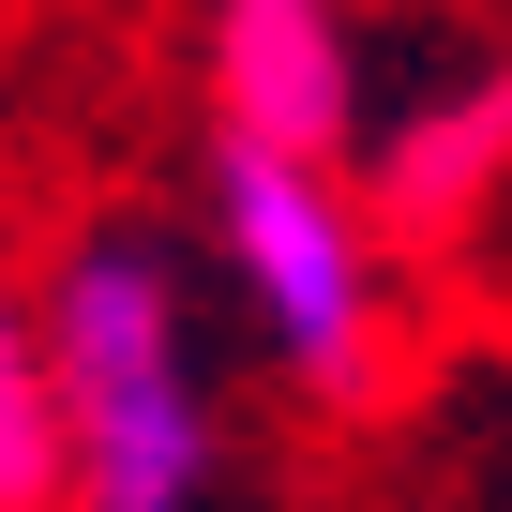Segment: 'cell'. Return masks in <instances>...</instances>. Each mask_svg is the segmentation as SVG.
Instances as JSON below:
<instances>
[{"instance_id":"obj_1","label":"cell","mask_w":512,"mask_h":512,"mask_svg":"<svg viewBox=\"0 0 512 512\" xmlns=\"http://www.w3.org/2000/svg\"><path fill=\"white\" fill-rule=\"evenodd\" d=\"M46 377L76 422V512H196L211 497V392L181 332V272L136 226H76L46 256Z\"/></svg>"},{"instance_id":"obj_2","label":"cell","mask_w":512,"mask_h":512,"mask_svg":"<svg viewBox=\"0 0 512 512\" xmlns=\"http://www.w3.org/2000/svg\"><path fill=\"white\" fill-rule=\"evenodd\" d=\"M211 256L317 407H362L377 392V226L347 196V151H287V136H211Z\"/></svg>"},{"instance_id":"obj_3","label":"cell","mask_w":512,"mask_h":512,"mask_svg":"<svg viewBox=\"0 0 512 512\" xmlns=\"http://www.w3.org/2000/svg\"><path fill=\"white\" fill-rule=\"evenodd\" d=\"M211 106H226L241 136L347 151V136H362V46H347V0H211Z\"/></svg>"},{"instance_id":"obj_4","label":"cell","mask_w":512,"mask_h":512,"mask_svg":"<svg viewBox=\"0 0 512 512\" xmlns=\"http://www.w3.org/2000/svg\"><path fill=\"white\" fill-rule=\"evenodd\" d=\"M362 196H377L407 241H452V226H482V211L512 196V61H482V76L422 91L407 121H377V151H362Z\"/></svg>"},{"instance_id":"obj_5","label":"cell","mask_w":512,"mask_h":512,"mask_svg":"<svg viewBox=\"0 0 512 512\" xmlns=\"http://www.w3.org/2000/svg\"><path fill=\"white\" fill-rule=\"evenodd\" d=\"M0 512H76V422H61L46 332L0 347Z\"/></svg>"}]
</instances>
